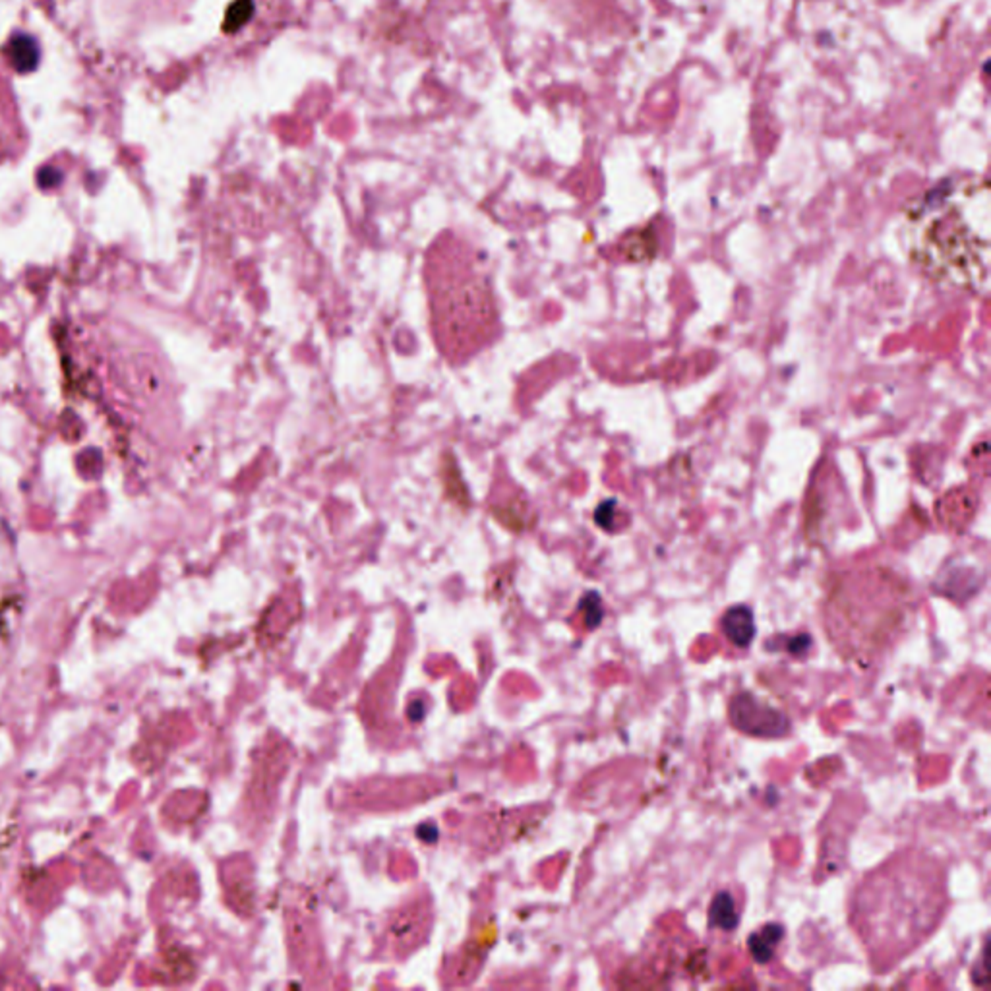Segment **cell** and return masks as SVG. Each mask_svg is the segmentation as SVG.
Segmentation results:
<instances>
[{
  "label": "cell",
  "mask_w": 991,
  "mask_h": 991,
  "mask_svg": "<svg viewBox=\"0 0 991 991\" xmlns=\"http://www.w3.org/2000/svg\"><path fill=\"white\" fill-rule=\"evenodd\" d=\"M722 631L736 647H748L755 636L753 612L748 607H732L722 616Z\"/></svg>",
  "instance_id": "5"
},
{
  "label": "cell",
  "mask_w": 991,
  "mask_h": 991,
  "mask_svg": "<svg viewBox=\"0 0 991 991\" xmlns=\"http://www.w3.org/2000/svg\"><path fill=\"white\" fill-rule=\"evenodd\" d=\"M782 935H784L782 928L775 926V924H769L763 930L753 933L750 938V949L753 953V958L757 962H761V965L769 962L770 957H773V953H775L777 945L780 943Z\"/></svg>",
  "instance_id": "6"
},
{
  "label": "cell",
  "mask_w": 991,
  "mask_h": 991,
  "mask_svg": "<svg viewBox=\"0 0 991 991\" xmlns=\"http://www.w3.org/2000/svg\"><path fill=\"white\" fill-rule=\"evenodd\" d=\"M709 921L713 928H721V930H734L738 926V914H736L731 892L722 891L713 899Z\"/></svg>",
  "instance_id": "8"
},
{
  "label": "cell",
  "mask_w": 991,
  "mask_h": 991,
  "mask_svg": "<svg viewBox=\"0 0 991 991\" xmlns=\"http://www.w3.org/2000/svg\"><path fill=\"white\" fill-rule=\"evenodd\" d=\"M731 713H732V722L740 728V731L748 734L775 738L788 732V719L784 717V714L767 707L765 703H761V701H755L748 694L738 695L732 701Z\"/></svg>",
  "instance_id": "4"
},
{
  "label": "cell",
  "mask_w": 991,
  "mask_h": 991,
  "mask_svg": "<svg viewBox=\"0 0 991 991\" xmlns=\"http://www.w3.org/2000/svg\"><path fill=\"white\" fill-rule=\"evenodd\" d=\"M8 51H10V61L14 62V66H16L20 72L32 71V68H35V64L39 61L37 43H35V39L30 37V35H16V37H14Z\"/></svg>",
  "instance_id": "7"
},
{
  "label": "cell",
  "mask_w": 991,
  "mask_h": 991,
  "mask_svg": "<svg viewBox=\"0 0 991 991\" xmlns=\"http://www.w3.org/2000/svg\"><path fill=\"white\" fill-rule=\"evenodd\" d=\"M432 288L436 291V320L446 347H475L486 341V332L494 322L492 297L486 279L477 273L475 266L467 273L458 271L449 279H434Z\"/></svg>",
  "instance_id": "3"
},
{
  "label": "cell",
  "mask_w": 991,
  "mask_h": 991,
  "mask_svg": "<svg viewBox=\"0 0 991 991\" xmlns=\"http://www.w3.org/2000/svg\"><path fill=\"white\" fill-rule=\"evenodd\" d=\"M989 184L955 176L904 210L902 242L912 264L945 287L984 293L989 279Z\"/></svg>",
  "instance_id": "1"
},
{
  "label": "cell",
  "mask_w": 991,
  "mask_h": 991,
  "mask_svg": "<svg viewBox=\"0 0 991 991\" xmlns=\"http://www.w3.org/2000/svg\"><path fill=\"white\" fill-rule=\"evenodd\" d=\"M930 865H885L864 881L854 899V926L873 962L901 958L933 931L943 912V889Z\"/></svg>",
  "instance_id": "2"
}]
</instances>
